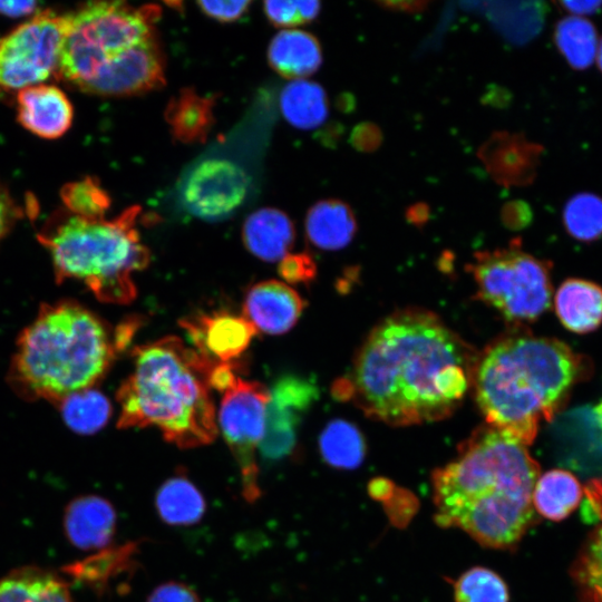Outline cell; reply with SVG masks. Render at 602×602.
<instances>
[{"label":"cell","mask_w":602,"mask_h":602,"mask_svg":"<svg viewBox=\"0 0 602 602\" xmlns=\"http://www.w3.org/2000/svg\"><path fill=\"white\" fill-rule=\"evenodd\" d=\"M477 357L436 313L402 309L369 332L332 395L389 426L438 421L464 400Z\"/></svg>","instance_id":"obj_1"},{"label":"cell","mask_w":602,"mask_h":602,"mask_svg":"<svg viewBox=\"0 0 602 602\" xmlns=\"http://www.w3.org/2000/svg\"><path fill=\"white\" fill-rule=\"evenodd\" d=\"M538 476L526 446L482 425L431 474L436 523L459 528L485 547L512 548L535 522Z\"/></svg>","instance_id":"obj_2"},{"label":"cell","mask_w":602,"mask_h":602,"mask_svg":"<svg viewBox=\"0 0 602 602\" xmlns=\"http://www.w3.org/2000/svg\"><path fill=\"white\" fill-rule=\"evenodd\" d=\"M580 356L560 340L515 330L477 357L472 388L486 424L528 446L584 375Z\"/></svg>","instance_id":"obj_3"},{"label":"cell","mask_w":602,"mask_h":602,"mask_svg":"<svg viewBox=\"0 0 602 602\" xmlns=\"http://www.w3.org/2000/svg\"><path fill=\"white\" fill-rule=\"evenodd\" d=\"M133 357L117 391L118 427H156L179 448L211 444L217 423L208 379L216 362L174 336L136 347Z\"/></svg>","instance_id":"obj_4"},{"label":"cell","mask_w":602,"mask_h":602,"mask_svg":"<svg viewBox=\"0 0 602 602\" xmlns=\"http://www.w3.org/2000/svg\"><path fill=\"white\" fill-rule=\"evenodd\" d=\"M118 348L104 322L80 304H46L18 339L10 379L28 397L62 401L95 385Z\"/></svg>","instance_id":"obj_5"},{"label":"cell","mask_w":602,"mask_h":602,"mask_svg":"<svg viewBox=\"0 0 602 602\" xmlns=\"http://www.w3.org/2000/svg\"><path fill=\"white\" fill-rule=\"evenodd\" d=\"M139 211L132 206L110 221L70 214L51 224L39 240L51 254L57 279L81 281L103 302H132L133 274L151 259L136 229Z\"/></svg>","instance_id":"obj_6"},{"label":"cell","mask_w":602,"mask_h":602,"mask_svg":"<svg viewBox=\"0 0 602 602\" xmlns=\"http://www.w3.org/2000/svg\"><path fill=\"white\" fill-rule=\"evenodd\" d=\"M159 8L125 2H90L66 14L56 75L79 89L108 62L154 35Z\"/></svg>","instance_id":"obj_7"},{"label":"cell","mask_w":602,"mask_h":602,"mask_svg":"<svg viewBox=\"0 0 602 602\" xmlns=\"http://www.w3.org/2000/svg\"><path fill=\"white\" fill-rule=\"evenodd\" d=\"M476 298L517 326L536 320L551 304L548 266L522 251L518 242L508 247L475 253L468 268Z\"/></svg>","instance_id":"obj_8"},{"label":"cell","mask_w":602,"mask_h":602,"mask_svg":"<svg viewBox=\"0 0 602 602\" xmlns=\"http://www.w3.org/2000/svg\"><path fill=\"white\" fill-rule=\"evenodd\" d=\"M270 390L240 377L223 392L219 425L239 466L242 495L253 503L261 496L256 452L264 435Z\"/></svg>","instance_id":"obj_9"},{"label":"cell","mask_w":602,"mask_h":602,"mask_svg":"<svg viewBox=\"0 0 602 602\" xmlns=\"http://www.w3.org/2000/svg\"><path fill=\"white\" fill-rule=\"evenodd\" d=\"M67 18L47 10L0 37V89H22L56 74Z\"/></svg>","instance_id":"obj_10"},{"label":"cell","mask_w":602,"mask_h":602,"mask_svg":"<svg viewBox=\"0 0 602 602\" xmlns=\"http://www.w3.org/2000/svg\"><path fill=\"white\" fill-rule=\"evenodd\" d=\"M249 177L237 164L207 158L193 166L181 181V204L194 216L220 220L233 213L245 200Z\"/></svg>","instance_id":"obj_11"},{"label":"cell","mask_w":602,"mask_h":602,"mask_svg":"<svg viewBox=\"0 0 602 602\" xmlns=\"http://www.w3.org/2000/svg\"><path fill=\"white\" fill-rule=\"evenodd\" d=\"M318 396L319 389L311 378L285 375L275 381L270 389L264 435L259 447L263 459L275 462L292 454L303 414Z\"/></svg>","instance_id":"obj_12"},{"label":"cell","mask_w":602,"mask_h":602,"mask_svg":"<svg viewBox=\"0 0 602 602\" xmlns=\"http://www.w3.org/2000/svg\"><path fill=\"white\" fill-rule=\"evenodd\" d=\"M164 84V55L153 35L108 62L80 90L118 97L144 94Z\"/></svg>","instance_id":"obj_13"},{"label":"cell","mask_w":602,"mask_h":602,"mask_svg":"<svg viewBox=\"0 0 602 602\" xmlns=\"http://www.w3.org/2000/svg\"><path fill=\"white\" fill-rule=\"evenodd\" d=\"M193 348L213 362H231L240 357L256 334L255 327L244 317L230 312L198 314L182 320Z\"/></svg>","instance_id":"obj_14"},{"label":"cell","mask_w":602,"mask_h":602,"mask_svg":"<svg viewBox=\"0 0 602 602\" xmlns=\"http://www.w3.org/2000/svg\"><path fill=\"white\" fill-rule=\"evenodd\" d=\"M304 301L288 284L276 281H262L249 289L244 298V317L260 330L270 334L289 331L299 320Z\"/></svg>","instance_id":"obj_15"},{"label":"cell","mask_w":602,"mask_h":602,"mask_svg":"<svg viewBox=\"0 0 602 602\" xmlns=\"http://www.w3.org/2000/svg\"><path fill=\"white\" fill-rule=\"evenodd\" d=\"M17 104L19 123L35 135L52 139L64 135L71 126V103L54 85L38 84L20 89Z\"/></svg>","instance_id":"obj_16"},{"label":"cell","mask_w":602,"mask_h":602,"mask_svg":"<svg viewBox=\"0 0 602 602\" xmlns=\"http://www.w3.org/2000/svg\"><path fill=\"white\" fill-rule=\"evenodd\" d=\"M65 532L75 546L97 550L108 545L116 530V512L105 498L86 495L70 502L65 512Z\"/></svg>","instance_id":"obj_17"},{"label":"cell","mask_w":602,"mask_h":602,"mask_svg":"<svg viewBox=\"0 0 602 602\" xmlns=\"http://www.w3.org/2000/svg\"><path fill=\"white\" fill-rule=\"evenodd\" d=\"M540 149L522 136L494 135L480 151L492 175L503 184L523 185L533 179Z\"/></svg>","instance_id":"obj_18"},{"label":"cell","mask_w":602,"mask_h":602,"mask_svg":"<svg viewBox=\"0 0 602 602\" xmlns=\"http://www.w3.org/2000/svg\"><path fill=\"white\" fill-rule=\"evenodd\" d=\"M242 239L253 255L274 262L289 254L295 239V230L284 212L263 207L246 217L242 227Z\"/></svg>","instance_id":"obj_19"},{"label":"cell","mask_w":602,"mask_h":602,"mask_svg":"<svg viewBox=\"0 0 602 602\" xmlns=\"http://www.w3.org/2000/svg\"><path fill=\"white\" fill-rule=\"evenodd\" d=\"M561 323L575 333H588L602 323V288L582 279L565 280L554 297Z\"/></svg>","instance_id":"obj_20"},{"label":"cell","mask_w":602,"mask_h":602,"mask_svg":"<svg viewBox=\"0 0 602 602\" xmlns=\"http://www.w3.org/2000/svg\"><path fill=\"white\" fill-rule=\"evenodd\" d=\"M268 61L279 75L293 80L303 79L320 67L321 47L318 39L307 31L284 29L272 38Z\"/></svg>","instance_id":"obj_21"},{"label":"cell","mask_w":602,"mask_h":602,"mask_svg":"<svg viewBox=\"0 0 602 602\" xmlns=\"http://www.w3.org/2000/svg\"><path fill=\"white\" fill-rule=\"evenodd\" d=\"M304 227L308 240L315 247L336 251L346 247L353 240L357 221L347 203L329 198L310 207Z\"/></svg>","instance_id":"obj_22"},{"label":"cell","mask_w":602,"mask_h":602,"mask_svg":"<svg viewBox=\"0 0 602 602\" xmlns=\"http://www.w3.org/2000/svg\"><path fill=\"white\" fill-rule=\"evenodd\" d=\"M164 116L176 140L203 143L214 125V99L184 88L169 99Z\"/></svg>","instance_id":"obj_23"},{"label":"cell","mask_w":602,"mask_h":602,"mask_svg":"<svg viewBox=\"0 0 602 602\" xmlns=\"http://www.w3.org/2000/svg\"><path fill=\"white\" fill-rule=\"evenodd\" d=\"M0 602H74L68 584L36 566L14 570L0 579Z\"/></svg>","instance_id":"obj_24"},{"label":"cell","mask_w":602,"mask_h":602,"mask_svg":"<svg viewBox=\"0 0 602 602\" xmlns=\"http://www.w3.org/2000/svg\"><path fill=\"white\" fill-rule=\"evenodd\" d=\"M583 488L579 479L565 469H551L540 475L532 495L537 514L562 521L575 511L582 499Z\"/></svg>","instance_id":"obj_25"},{"label":"cell","mask_w":602,"mask_h":602,"mask_svg":"<svg viewBox=\"0 0 602 602\" xmlns=\"http://www.w3.org/2000/svg\"><path fill=\"white\" fill-rule=\"evenodd\" d=\"M159 517L172 526H190L204 516L206 504L201 491L185 475L165 480L155 496Z\"/></svg>","instance_id":"obj_26"},{"label":"cell","mask_w":602,"mask_h":602,"mask_svg":"<svg viewBox=\"0 0 602 602\" xmlns=\"http://www.w3.org/2000/svg\"><path fill=\"white\" fill-rule=\"evenodd\" d=\"M280 109L290 125L300 129H312L326 122L329 104L327 94L319 84L297 79L283 87Z\"/></svg>","instance_id":"obj_27"},{"label":"cell","mask_w":602,"mask_h":602,"mask_svg":"<svg viewBox=\"0 0 602 602\" xmlns=\"http://www.w3.org/2000/svg\"><path fill=\"white\" fill-rule=\"evenodd\" d=\"M319 448L330 466L340 469L358 467L366 456V440L359 428L343 419L331 420L321 431Z\"/></svg>","instance_id":"obj_28"},{"label":"cell","mask_w":602,"mask_h":602,"mask_svg":"<svg viewBox=\"0 0 602 602\" xmlns=\"http://www.w3.org/2000/svg\"><path fill=\"white\" fill-rule=\"evenodd\" d=\"M554 42L573 69L584 70L596 59L598 32L594 25L583 17L561 19L555 26Z\"/></svg>","instance_id":"obj_29"},{"label":"cell","mask_w":602,"mask_h":602,"mask_svg":"<svg viewBox=\"0 0 602 602\" xmlns=\"http://www.w3.org/2000/svg\"><path fill=\"white\" fill-rule=\"evenodd\" d=\"M60 402L65 421L80 434H93L103 428L111 412L108 399L90 388L75 392Z\"/></svg>","instance_id":"obj_30"},{"label":"cell","mask_w":602,"mask_h":602,"mask_svg":"<svg viewBox=\"0 0 602 602\" xmlns=\"http://www.w3.org/2000/svg\"><path fill=\"white\" fill-rule=\"evenodd\" d=\"M567 233L575 240L592 242L602 236V197L581 192L567 200L562 213Z\"/></svg>","instance_id":"obj_31"},{"label":"cell","mask_w":602,"mask_h":602,"mask_svg":"<svg viewBox=\"0 0 602 602\" xmlns=\"http://www.w3.org/2000/svg\"><path fill=\"white\" fill-rule=\"evenodd\" d=\"M455 602H508V589L494 571L475 566L454 583Z\"/></svg>","instance_id":"obj_32"},{"label":"cell","mask_w":602,"mask_h":602,"mask_svg":"<svg viewBox=\"0 0 602 602\" xmlns=\"http://www.w3.org/2000/svg\"><path fill=\"white\" fill-rule=\"evenodd\" d=\"M600 524L589 536L573 573L589 602H602V513Z\"/></svg>","instance_id":"obj_33"},{"label":"cell","mask_w":602,"mask_h":602,"mask_svg":"<svg viewBox=\"0 0 602 602\" xmlns=\"http://www.w3.org/2000/svg\"><path fill=\"white\" fill-rule=\"evenodd\" d=\"M61 198L70 214L85 219H103L110 207L108 193L91 177L66 185Z\"/></svg>","instance_id":"obj_34"},{"label":"cell","mask_w":602,"mask_h":602,"mask_svg":"<svg viewBox=\"0 0 602 602\" xmlns=\"http://www.w3.org/2000/svg\"><path fill=\"white\" fill-rule=\"evenodd\" d=\"M136 544L134 543L108 550L72 566L70 573L98 585L127 569L134 562Z\"/></svg>","instance_id":"obj_35"},{"label":"cell","mask_w":602,"mask_h":602,"mask_svg":"<svg viewBox=\"0 0 602 602\" xmlns=\"http://www.w3.org/2000/svg\"><path fill=\"white\" fill-rule=\"evenodd\" d=\"M509 16L505 13L504 29L506 33L518 42H525L535 37L542 29L546 8L543 2L509 3Z\"/></svg>","instance_id":"obj_36"},{"label":"cell","mask_w":602,"mask_h":602,"mask_svg":"<svg viewBox=\"0 0 602 602\" xmlns=\"http://www.w3.org/2000/svg\"><path fill=\"white\" fill-rule=\"evenodd\" d=\"M264 12L276 27H297L312 21L320 11V2L311 1H265Z\"/></svg>","instance_id":"obj_37"},{"label":"cell","mask_w":602,"mask_h":602,"mask_svg":"<svg viewBox=\"0 0 602 602\" xmlns=\"http://www.w3.org/2000/svg\"><path fill=\"white\" fill-rule=\"evenodd\" d=\"M382 505L390 522L397 527H404L417 512L418 499L410 491L396 486Z\"/></svg>","instance_id":"obj_38"},{"label":"cell","mask_w":602,"mask_h":602,"mask_svg":"<svg viewBox=\"0 0 602 602\" xmlns=\"http://www.w3.org/2000/svg\"><path fill=\"white\" fill-rule=\"evenodd\" d=\"M279 274L290 283L311 281L317 272L312 258L307 253H289L278 266Z\"/></svg>","instance_id":"obj_39"},{"label":"cell","mask_w":602,"mask_h":602,"mask_svg":"<svg viewBox=\"0 0 602 602\" xmlns=\"http://www.w3.org/2000/svg\"><path fill=\"white\" fill-rule=\"evenodd\" d=\"M250 1H198L197 6L208 17L222 22L237 20L247 10Z\"/></svg>","instance_id":"obj_40"},{"label":"cell","mask_w":602,"mask_h":602,"mask_svg":"<svg viewBox=\"0 0 602 602\" xmlns=\"http://www.w3.org/2000/svg\"><path fill=\"white\" fill-rule=\"evenodd\" d=\"M147 602H201V600L188 585L171 581L155 588Z\"/></svg>","instance_id":"obj_41"},{"label":"cell","mask_w":602,"mask_h":602,"mask_svg":"<svg viewBox=\"0 0 602 602\" xmlns=\"http://www.w3.org/2000/svg\"><path fill=\"white\" fill-rule=\"evenodd\" d=\"M382 140V135L378 126L371 123L357 125L350 136V143L360 152L375 151Z\"/></svg>","instance_id":"obj_42"},{"label":"cell","mask_w":602,"mask_h":602,"mask_svg":"<svg viewBox=\"0 0 602 602\" xmlns=\"http://www.w3.org/2000/svg\"><path fill=\"white\" fill-rule=\"evenodd\" d=\"M532 219L530 206L522 201H513L502 208V220L511 229L524 227Z\"/></svg>","instance_id":"obj_43"},{"label":"cell","mask_w":602,"mask_h":602,"mask_svg":"<svg viewBox=\"0 0 602 602\" xmlns=\"http://www.w3.org/2000/svg\"><path fill=\"white\" fill-rule=\"evenodd\" d=\"M20 211L9 194L0 187V241L9 232Z\"/></svg>","instance_id":"obj_44"},{"label":"cell","mask_w":602,"mask_h":602,"mask_svg":"<svg viewBox=\"0 0 602 602\" xmlns=\"http://www.w3.org/2000/svg\"><path fill=\"white\" fill-rule=\"evenodd\" d=\"M36 1H0V13L8 17H23L37 9Z\"/></svg>","instance_id":"obj_45"},{"label":"cell","mask_w":602,"mask_h":602,"mask_svg":"<svg viewBox=\"0 0 602 602\" xmlns=\"http://www.w3.org/2000/svg\"><path fill=\"white\" fill-rule=\"evenodd\" d=\"M560 6L572 16L582 17L600 11L602 1H561Z\"/></svg>","instance_id":"obj_46"},{"label":"cell","mask_w":602,"mask_h":602,"mask_svg":"<svg viewBox=\"0 0 602 602\" xmlns=\"http://www.w3.org/2000/svg\"><path fill=\"white\" fill-rule=\"evenodd\" d=\"M395 488L396 485L394 482L383 477H378L369 483L368 493L373 499L382 503L392 494Z\"/></svg>","instance_id":"obj_47"},{"label":"cell","mask_w":602,"mask_h":602,"mask_svg":"<svg viewBox=\"0 0 602 602\" xmlns=\"http://www.w3.org/2000/svg\"><path fill=\"white\" fill-rule=\"evenodd\" d=\"M428 3L425 1H402V2H381L386 9L399 10L406 12H416L424 9Z\"/></svg>","instance_id":"obj_48"},{"label":"cell","mask_w":602,"mask_h":602,"mask_svg":"<svg viewBox=\"0 0 602 602\" xmlns=\"http://www.w3.org/2000/svg\"><path fill=\"white\" fill-rule=\"evenodd\" d=\"M407 216L412 223H424L428 219V207L426 204H415L408 208Z\"/></svg>","instance_id":"obj_49"},{"label":"cell","mask_w":602,"mask_h":602,"mask_svg":"<svg viewBox=\"0 0 602 602\" xmlns=\"http://www.w3.org/2000/svg\"><path fill=\"white\" fill-rule=\"evenodd\" d=\"M596 420L602 429V401L593 408Z\"/></svg>","instance_id":"obj_50"},{"label":"cell","mask_w":602,"mask_h":602,"mask_svg":"<svg viewBox=\"0 0 602 602\" xmlns=\"http://www.w3.org/2000/svg\"><path fill=\"white\" fill-rule=\"evenodd\" d=\"M596 61H598L599 69H600L601 72H602V39L599 41V48H598V54H596Z\"/></svg>","instance_id":"obj_51"}]
</instances>
